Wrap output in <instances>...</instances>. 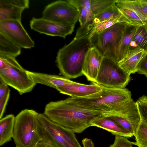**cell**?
<instances>
[{
    "label": "cell",
    "mask_w": 147,
    "mask_h": 147,
    "mask_svg": "<svg viewBox=\"0 0 147 147\" xmlns=\"http://www.w3.org/2000/svg\"><path fill=\"white\" fill-rule=\"evenodd\" d=\"M43 113L52 121L75 133H80L92 126V122L103 113L83 107L69 98L49 102Z\"/></svg>",
    "instance_id": "cell-1"
},
{
    "label": "cell",
    "mask_w": 147,
    "mask_h": 147,
    "mask_svg": "<svg viewBox=\"0 0 147 147\" xmlns=\"http://www.w3.org/2000/svg\"><path fill=\"white\" fill-rule=\"evenodd\" d=\"M92 47L89 34L74 39L59 50L55 62L61 74L68 79L83 75L82 69L87 53Z\"/></svg>",
    "instance_id": "cell-2"
},
{
    "label": "cell",
    "mask_w": 147,
    "mask_h": 147,
    "mask_svg": "<svg viewBox=\"0 0 147 147\" xmlns=\"http://www.w3.org/2000/svg\"><path fill=\"white\" fill-rule=\"evenodd\" d=\"M38 114L33 110L26 109L15 117L13 138L16 147H35L42 139Z\"/></svg>",
    "instance_id": "cell-3"
},
{
    "label": "cell",
    "mask_w": 147,
    "mask_h": 147,
    "mask_svg": "<svg viewBox=\"0 0 147 147\" xmlns=\"http://www.w3.org/2000/svg\"><path fill=\"white\" fill-rule=\"evenodd\" d=\"M0 79L20 94L29 92L36 85L16 57L0 54Z\"/></svg>",
    "instance_id": "cell-4"
},
{
    "label": "cell",
    "mask_w": 147,
    "mask_h": 147,
    "mask_svg": "<svg viewBox=\"0 0 147 147\" xmlns=\"http://www.w3.org/2000/svg\"><path fill=\"white\" fill-rule=\"evenodd\" d=\"M102 86V92L97 98L71 97L70 99L83 107L104 114L110 112L118 106L132 98L131 92L127 88Z\"/></svg>",
    "instance_id": "cell-5"
},
{
    "label": "cell",
    "mask_w": 147,
    "mask_h": 147,
    "mask_svg": "<svg viewBox=\"0 0 147 147\" xmlns=\"http://www.w3.org/2000/svg\"><path fill=\"white\" fill-rule=\"evenodd\" d=\"M38 120L42 128V139L56 147H82L75 133L54 122L44 113H38Z\"/></svg>",
    "instance_id": "cell-6"
},
{
    "label": "cell",
    "mask_w": 147,
    "mask_h": 147,
    "mask_svg": "<svg viewBox=\"0 0 147 147\" xmlns=\"http://www.w3.org/2000/svg\"><path fill=\"white\" fill-rule=\"evenodd\" d=\"M125 23H117L101 32L89 35L92 47H95L103 57L110 58L116 62V51Z\"/></svg>",
    "instance_id": "cell-7"
},
{
    "label": "cell",
    "mask_w": 147,
    "mask_h": 147,
    "mask_svg": "<svg viewBox=\"0 0 147 147\" xmlns=\"http://www.w3.org/2000/svg\"><path fill=\"white\" fill-rule=\"evenodd\" d=\"M130 80V75L118 63L110 58L103 57L95 83L107 87L124 88Z\"/></svg>",
    "instance_id": "cell-8"
},
{
    "label": "cell",
    "mask_w": 147,
    "mask_h": 147,
    "mask_svg": "<svg viewBox=\"0 0 147 147\" xmlns=\"http://www.w3.org/2000/svg\"><path fill=\"white\" fill-rule=\"evenodd\" d=\"M42 18L61 24L75 26L78 20L77 9L66 1H57L48 4L42 13Z\"/></svg>",
    "instance_id": "cell-9"
},
{
    "label": "cell",
    "mask_w": 147,
    "mask_h": 147,
    "mask_svg": "<svg viewBox=\"0 0 147 147\" xmlns=\"http://www.w3.org/2000/svg\"><path fill=\"white\" fill-rule=\"evenodd\" d=\"M0 33L21 48L29 49L34 46V41L24 28L21 21H0Z\"/></svg>",
    "instance_id": "cell-10"
},
{
    "label": "cell",
    "mask_w": 147,
    "mask_h": 147,
    "mask_svg": "<svg viewBox=\"0 0 147 147\" xmlns=\"http://www.w3.org/2000/svg\"><path fill=\"white\" fill-rule=\"evenodd\" d=\"M31 29L40 33L65 38L71 34L75 26L65 24L43 18H33L30 22Z\"/></svg>",
    "instance_id": "cell-11"
},
{
    "label": "cell",
    "mask_w": 147,
    "mask_h": 147,
    "mask_svg": "<svg viewBox=\"0 0 147 147\" xmlns=\"http://www.w3.org/2000/svg\"><path fill=\"white\" fill-rule=\"evenodd\" d=\"M56 89L61 93L72 98L94 99L100 96L102 91V87L94 82L87 85L74 82L59 87Z\"/></svg>",
    "instance_id": "cell-12"
},
{
    "label": "cell",
    "mask_w": 147,
    "mask_h": 147,
    "mask_svg": "<svg viewBox=\"0 0 147 147\" xmlns=\"http://www.w3.org/2000/svg\"><path fill=\"white\" fill-rule=\"evenodd\" d=\"M115 5L131 24L138 26H145L146 17L142 12L136 0H117Z\"/></svg>",
    "instance_id": "cell-13"
},
{
    "label": "cell",
    "mask_w": 147,
    "mask_h": 147,
    "mask_svg": "<svg viewBox=\"0 0 147 147\" xmlns=\"http://www.w3.org/2000/svg\"><path fill=\"white\" fill-rule=\"evenodd\" d=\"M29 6L28 0H0V21H21L22 12Z\"/></svg>",
    "instance_id": "cell-14"
},
{
    "label": "cell",
    "mask_w": 147,
    "mask_h": 147,
    "mask_svg": "<svg viewBox=\"0 0 147 147\" xmlns=\"http://www.w3.org/2000/svg\"><path fill=\"white\" fill-rule=\"evenodd\" d=\"M103 57L94 47L88 51L82 69L83 75L88 80L96 82L97 75Z\"/></svg>",
    "instance_id": "cell-15"
},
{
    "label": "cell",
    "mask_w": 147,
    "mask_h": 147,
    "mask_svg": "<svg viewBox=\"0 0 147 147\" xmlns=\"http://www.w3.org/2000/svg\"><path fill=\"white\" fill-rule=\"evenodd\" d=\"M32 79L36 84H43L55 89L60 87L74 82L64 76L31 71L26 70Z\"/></svg>",
    "instance_id": "cell-16"
},
{
    "label": "cell",
    "mask_w": 147,
    "mask_h": 147,
    "mask_svg": "<svg viewBox=\"0 0 147 147\" xmlns=\"http://www.w3.org/2000/svg\"><path fill=\"white\" fill-rule=\"evenodd\" d=\"M138 26L125 23L116 53V62L118 63L128 54L130 44Z\"/></svg>",
    "instance_id": "cell-17"
},
{
    "label": "cell",
    "mask_w": 147,
    "mask_h": 147,
    "mask_svg": "<svg viewBox=\"0 0 147 147\" xmlns=\"http://www.w3.org/2000/svg\"><path fill=\"white\" fill-rule=\"evenodd\" d=\"M92 126H95L106 130L115 136L127 138L134 136L109 116L102 115L93 121Z\"/></svg>",
    "instance_id": "cell-18"
},
{
    "label": "cell",
    "mask_w": 147,
    "mask_h": 147,
    "mask_svg": "<svg viewBox=\"0 0 147 147\" xmlns=\"http://www.w3.org/2000/svg\"><path fill=\"white\" fill-rule=\"evenodd\" d=\"M146 53L144 50L140 48L129 51L126 56L118 64L129 75L134 74L137 72V66Z\"/></svg>",
    "instance_id": "cell-19"
},
{
    "label": "cell",
    "mask_w": 147,
    "mask_h": 147,
    "mask_svg": "<svg viewBox=\"0 0 147 147\" xmlns=\"http://www.w3.org/2000/svg\"><path fill=\"white\" fill-rule=\"evenodd\" d=\"M15 118L13 115L10 114L0 119V146L11 141L13 138Z\"/></svg>",
    "instance_id": "cell-20"
},
{
    "label": "cell",
    "mask_w": 147,
    "mask_h": 147,
    "mask_svg": "<svg viewBox=\"0 0 147 147\" xmlns=\"http://www.w3.org/2000/svg\"><path fill=\"white\" fill-rule=\"evenodd\" d=\"M79 3L86 8L87 11V18L85 24L77 29L74 38L79 39L88 35L90 32L94 25V16L90 9V0H78Z\"/></svg>",
    "instance_id": "cell-21"
},
{
    "label": "cell",
    "mask_w": 147,
    "mask_h": 147,
    "mask_svg": "<svg viewBox=\"0 0 147 147\" xmlns=\"http://www.w3.org/2000/svg\"><path fill=\"white\" fill-rule=\"evenodd\" d=\"M21 48L0 33V54L16 57L21 54Z\"/></svg>",
    "instance_id": "cell-22"
},
{
    "label": "cell",
    "mask_w": 147,
    "mask_h": 147,
    "mask_svg": "<svg viewBox=\"0 0 147 147\" xmlns=\"http://www.w3.org/2000/svg\"><path fill=\"white\" fill-rule=\"evenodd\" d=\"M119 22H123L131 24L122 15L120 16L95 24L89 34V35L91 36L95 33L101 32Z\"/></svg>",
    "instance_id": "cell-23"
},
{
    "label": "cell",
    "mask_w": 147,
    "mask_h": 147,
    "mask_svg": "<svg viewBox=\"0 0 147 147\" xmlns=\"http://www.w3.org/2000/svg\"><path fill=\"white\" fill-rule=\"evenodd\" d=\"M122 15V14L116 5L115 3L102 13L94 16V25Z\"/></svg>",
    "instance_id": "cell-24"
},
{
    "label": "cell",
    "mask_w": 147,
    "mask_h": 147,
    "mask_svg": "<svg viewBox=\"0 0 147 147\" xmlns=\"http://www.w3.org/2000/svg\"><path fill=\"white\" fill-rule=\"evenodd\" d=\"M132 40L138 47L147 52V30L145 26H138Z\"/></svg>",
    "instance_id": "cell-25"
},
{
    "label": "cell",
    "mask_w": 147,
    "mask_h": 147,
    "mask_svg": "<svg viewBox=\"0 0 147 147\" xmlns=\"http://www.w3.org/2000/svg\"><path fill=\"white\" fill-rule=\"evenodd\" d=\"M117 0H90L91 11L95 16L98 14L115 3Z\"/></svg>",
    "instance_id": "cell-26"
},
{
    "label": "cell",
    "mask_w": 147,
    "mask_h": 147,
    "mask_svg": "<svg viewBox=\"0 0 147 147\" xmlns=\"http://www.w3.org/2000/svg\"><path fill=\"white\" fill-rule=\"evenodd\" d=\"M134 136L136 145L138 147H147V125L141 121Z\"/></svg>",
    "instance_id": "cell-27"
},
{
    "label": "cell",
    "mask_w": 147,
    "mask_h": 147,
    "mask_svg": "<svg viewBox=\"0 0 147 147\" xmlns=\"http://www.w3.org/2000/svg\"><path fill=\"white\" fill-rule=\"evenodd\" d=\"M141 121L147 125V96L143 95L136 102Z\"/></svg>",
    "instance_id": "cell-28"
},
{
    "label": "cell",
    "mask_w": 147,
    "mask_h": 147,
    "mask_svg": "<svg viewBox=\"0 0 147 147\" xmlns=\"http://www.w3.org/2000/svg\"><path fill=\"white\" fill-rule=\"evenodd\" d=\"M67 1L77 9L78 12V20L80 26L84 25L87 18V11L86 8L80 4L78 0H67Z\"/></svg>",
    "instance_id": "cell-29"
},
{
    "label": "cell",
    "mask_w": 147,
    "mask_h": 147,
    "mask_svg": "<svg viewBox=\"0 0 147 147\" xmlns=\"http://www.w3.org/2000/svg\"><path fill=\"white\" fill-rule=\"evenodd\" d=\"M133 145H136V142L129 140L127 138L116 135L114 143L109 147H132Z\"/></svg>",
    "instance_id": "cell-30"
},
{
    "label": "cell",
    "mask_w": 147,
    "mask_h": 147,
    "mask_svg": "<svg viewBox=\"0 0 147 147\" xmlns=\"http://www.w3.org/2000/svg\"><path fill=\"white\" fill-rule=\"evenodd\" d=\"M137 72L147 77V52L143 55L137 67Z\"/></svg>",
    "instance_id": "cell-31"
},
{
    "label": "cell",
    "mask_w": 147,
    "mask_h": 147,
    "mask_svg": "<svg viewBox=\"0 0 147 147\" xmlns=\"http://www.w3.org/2000/svg\"><path fill=\"white\" fill-rule=\"evenodd\" d=\"M7 85L0 79V98L10 95V89Z\"/></svg>",
    "instance_id": "cell-32"
},
{
    "label": "cell",
    "mask_w": 147,
    "mask_h": 147,
    "mask_svg": "<svg viewBox=\"0 0 147 147\" xmlns=\"http://www.w3.org/2000/svg\"><path fill=\"white\" fill-rule=\"evenodd\" d=\"M10 95L0 98V119H1L5 111Z\"/></svg>",
    "instance_id": "cell-33"
},
{
    "label": "cell",
    "mask_w": 147,
    "mask_h": 147,
    "mask_svg": "<svg viewBox=\"0 0 147 147\" xmlns=\"http://www.w3.org/2000/svg\"><path fill=\"white\" fill-rule=\"evenodd\" d=\"M136 1L142 12L146 17V25L145 26L147 30V3L144 1L143 0H136Z\"/></svg>",
    "instance_id": "cell-34"
},
{
    "label": "cell",
    "mask_w": 147,
    "mask_h": 147,
    "mask_svg": "<svg viewBox=\"0 0 147 147\" xmlns=\"http://www.w3.org/2000/svg\"><path fill=\"white\" fill-rule=\"evenodd\" d=\"M35 147H56L43 139L40 140Z\"/></svg>",
    "instance_id": "cell-35"
},
{
    "label": "cell",
    "mask_w": 147,
    "mask_h": 147,
    "mask_svg": "<svg viewBox=\"0 0 147 147\" xmlns=\"http://www.w3.org/2000/svg\"><path fill=\"white\" fill-rule=\"evenodd\" d=\"M83 147H94V144L90 139L86 138L82 140Z\"/></svg>",
    "instance_id": "cell-36"
},
{
    "label": "cell",
    "mask_w": 147,
    "mask_h": 147,
    "mask_svg": "<svg viewBox=\"0 0 147 147\" xmlns=\"http://www.w3.org/2000/svg\"><path fill=\"white\" fill-rule=\"evenodd\" d=\"M143 1H144V2H146V3H147V0H143Z\"/></svg>",
    "instance_id": "cell-37"
},
{
    "label": "cell",
    "mask_w": 147,
    "mask_h": 147,
    "mask_svg": "<svg viewBox=\"0 0 147 147\" xmlns=\"http://www.w3.org/2000/svg\"></svg>",
    "instance_id": "cell-38"
},
{
    "label": "cell",
    "mask_w": 147,
    "mask_h": 147,
    "mask_svg": "<svg viewBox=\"0 0 147 147\" xmlns=\"http://www.w3.org/2000/svg\"></svg>",
    "instance_id": "cell-39"
},
{
    "label": "cell",
    "mask_w": 147,
    "mask_h": 147,
    "mask_svg": "<svg viewBox=\"0 0 147 147\" xmlns=\"http://www.w3.org/2000/svg\"></svg>",
    "instance_id": "cell-40"
}]
</instances>
